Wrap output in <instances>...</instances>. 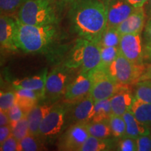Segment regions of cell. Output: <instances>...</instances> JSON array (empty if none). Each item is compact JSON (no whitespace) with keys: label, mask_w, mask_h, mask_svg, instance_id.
I'll use <instances>...</instances> for the list:
<instances>
[{"label":"cell","mask_w":151,"mask_h":151,"mask_svg":"<svg viewBox=\"0 0 151 151\" xmlns=\"http://www.w3.org/2000/svg\"><path fill=\"white\" fill-rule=\"evenodd\" d=\"M71 21L81 38L99 43L107 27L106 4L101 0H79L72 8Z\"/></svg>","instance_id":"1"},{"label":"cell","mask_w":151,"mask_h":151,"mask_svg":"<svg viewBox=\"0 0 151 151\" xmlns=\"http://www.w3.org/2000/svg\"><path fill=\"white\" fill-rule=\"evenodd\" d=\"M56 29L53 24L32 25L16 19V41L18 48L28 53L42 52L53 42Z\"/></svg>","instance_id":"2"},{"label":"cell","mask_w":151,"mask_h":151,"mask_svg":"<svg viewBox=\"0 0 151 151\" xmlns=\"http://www.w3.org/2000/svg\"><path fill=\"white\" fill-rule=\"evenodd\" d=\"M17 19L32 25L53 24L57 22L51 0H26L18 10Z\"/></svg>","instance_id":"3"},{"label":"cell","mask_w":151,"mask_h":151,"mask_svg":"<svg viewBox=\"0 0 151 151\" xmlns=\"http://www.w3.org/2000/svg\"><path fill=\"white\" fill-rule=\"evenodd\" d=\"M101 48L99 43L81 38L76 42L66 65L69 68L81 67L82 71L89 72L101 67Z\"/></svg>","instance_id":"4"},{"label":"cell","mask_w":151,"mask_h":151,"mask_svg":"<svg viewBox=\"0 0 151 151\" xmlns=\"http://www.w3.org/2000/svg\"><path fill=\"white\" fill-rule=\"evenodd\" d=\"M111 77L120 85L137 84L144 72L146 67L143 64L134 63L122 55L119 54L116 60L107 68Z\"/></svg>","instance_id":"5"},{"label":"cell","mask_w":151,"mask_h":151,"mask_svg":"<svg viewBox=\"0 0 151 151\" xmlns=\"http://www.w3.org/2000/svg\"><path fill=\"white\" fill-rule=\"evenodd\" d=\"M91 81L90 95L95 101L110 99L124 85L111 78L106 68L99 67L88 72Z\"/></svg>","instance_id":"6"},{"label":"cell","mask_w":151,"mask_h":151,"mask_svg":"<svg viewBox=\"0 0 151 151\" xmlns=\"http://www.w3.org/2000/svg\"><path fill=\"white\" fill-rule=\"evenodd\" d=\"M67 108L65 105L53 106L45 117L39 127V136L44 138L53 137L60 133L65 121Z\"/></svg>","instance_id":"7"},{"label":"cell","mask_w":151,"mask_h":151,"mask_svg":"<svg viewBox=\"0 0 151 151\" xmlns=\"http://www.w3.org/2000/svg\"><path fill=\"white\" fill-rule=\"evenodd\" d=\"M120 54L136 64H143L144 58L140 33L121 35L120 46Z\"/></svg>","instance_id":"8"},{"label":"cell","mask_w":151,"mask_h":151,"mask_svg":"<svg viewBox=\"0 0 151 151\" xmlns=\"http://www.w3.org/2000/svg\"><path fill=\"white\" fill-rule=\"evenodd\" d=\"M89 137L86 123L76 122L64 134L60 141V150L78 151Z\"/></svg>","instance_id":"9"},{"label":"cell","mask_w":151,"mask_h":151,"mask_svg":"<svg viewBox=\"0 0 151 151\" xmlns=\"http://www.w3.org/2000/svg\"><path fill=\"white\" fill-rule=\"evenodd\" d=\"M68 73L60 68H57L50 71L47 76L45 97L55 99L65 94L69 86Z\"/></svg>","instance_id":"10"},{"label":"cell","mask_w":151,"mask_h":151,"mask_svg":"<svg viewBox=\"0 0 151 151\" xmlns=\"http://www.w3.org/2000/svg\"><path fill=\"white\" fill-rule=\"evenodd\" d=\"M91 81L88 72H81L67 87L65 100L68 103L75 104L90 94Z\"/></svg>","instance_id":"11"},{"label":"cell","mask_w":151,"mask_h":151,"mask_svg":"<svg viewBox=\"0 0 151 151\" xmlns=\"http://www.w3.org/2000/svg\"><path fill=\"white\" fill-rule=\"evenodd\" d=\"M107 12V27H117L135 10L126 0H113L106 4Z\"/></svg>","instance_id":"12"},{"label":"cell","mask_w":151,"mask_h":151,"mask_svg":"<svg viewBox=\"0 0 151 151\" xmlns=\"http://www.w3.org/2000/svg\"><path fill=\"white\" fill-rule=\"evenodd\" d=\"M16 19L8 15L1 14L0 17V43L1 48L9 50L18 49L16 41Z\"/></svg>","instance_id":"13"},{"label":"cell","mask_w":151,"mask_h":151,"mask_svg":"<svg viewBox=\"0 0 151 151\" xmlns=\"http://www.w3.org/2000/svg\"><path fill=\"white\" fill-rule=\"evenodd\" d=\"M146 14L142 7H138L132 13L128 18L117 27L121 35L127 34L141 33L144 27Z\"/></svg>","instance_id":"14"},{"label":"cell","mask_w":151,"mask_h":151,"mask_svg":"<svg viewBox=\"0 0 151 151\" xmlns=\"http://www.w3.org/2000/svg\"><path fill=\"white\" fill-rule=\"evenodd\" d=\"M126 86H122L120 90L110 98L113 115L122 116L126 111L131 108L134 97H133Z\"/></svg>","instance_id":"15"},{"label":"cell","mask_w":151,"mask_h":151,"mask_svg":"<svg viewBox=\"0 0 151 151\" xmlns=\"http://www.w3.org/2000/svg\"><path fill=\"white\" fill-rule=\"evenodd\" d=\"M75 104L76 106L72 112L74 121L85 123L91 121L94 106V100L91 95L90 94Z\"/></svg>","instance_id":"16"},{"label":"cell","mask_w":151,"mask_h":151,"mask_svg":"<svg viewBox=\"0 0 151 151\" xmlns=\"http://www.w3.org/2000/svg\"><path fill=\"white\" fill-rule=\"evenodd\" d=\"M47 76L48 73L46 71L41 75L14 80L13 85L15 88H24L37 91L40 93L42 99H44Z\"/></svg>","instance_id":"17"},{"label":"cell","mask_w":151,"mask_h":151,"mask_svg":"<svg viewBox=\"0 0 151 151\" xmlns=\"http://www.w3.org/2000/svg\"><path fill=\"white\" fill-rule=\"evenodd\" d=\"M122 117L126 124L125 137L137 139L141 136L150 134L148 126L139 122L130 110L126 111Z\"/></svg>","instance_id":"18"},{"label":"cell","mask_w":151,"mask_h":151,"mask_svg":"<svg viewBox=\"0 0 151 151\" xmlns=\"http://www.w3.org/2000/svg\"><path fill=\"white\" fill-rule=\"evenodd\" d=\"M16 104L20 106L24 114L28 113L37 105L39 99H42L40 93L35 90L24 88H16Z\"/></svg>","instance_id":"19"},{"label":"cell","mask_w":151,"mask_h":151,"mask_svg":"<svg viewBox=\"0 0 151 151\" xmlns=\"http://www.w3.org/2000/svg\"><path fill=\"white\" fill-rule=\"evenodd\" d=\"M53 107L52 105H36L27 115L28 122H29V127L30 134L39 136V127H40L41 122L44 119L47 114L51 111Z\"/></svg>","instance_id":"20"},{"label":"cell","mask_w":151,"mask_h":151,"mask_svg":"<svg viewBox=\"0 0 151 151\" xmlns=\"http://www.w3.org/2000/svg\"><path fill=\"white\" fill-rule=\"evenodd\" d=\"M141 123L151 127V104L134 97L129 109Z\"/></svg>","instance_id":"21"},{"label":"cell","mask_w":151,"mask_h":151,"mask_svg":"<svg viewBox=\"0 0 151 151\" xmlns=\"http://www.w3.org/2000/svg\"><path fill=\"white\" fill-rule=\"evenodd\" d=\"M112 115L110 99L98 100L94 101L93 114L90 122L109 121Z\"/></svg>","instance_id":"22"},{"label":"cell","mask_w":151,"mask_h":151,"mask_svg":"<svg viewBox=\"0 0 151 151\" xmlns=\"http://www.w3.org/2000/svg\"><path fill=\"white\" fill-rule=\"evenodd\" d=\"M111 148V142L107 139H99L90 136L78 151H103Z\"/></svg>","instance_id":"23"},{"label":"cell","mask_w":151,"mask_h":151,"mask_svg":"<svg viewBox=\"0 0 151 151\" xmlns=\"http://www.w3.org/2000/svg\"><path fill=\"white\" fill-rule=\"evenodd\" d=\"M86 127L90 136L92 137L99 139H108L112 135L109 121L89 122L86 123Z\"/></svg>","instance_id":"24"},{"label":"cell","mask_w":151,"mask_h":151,"mask_svg":"<svg viewBox=\"0 0 151 151\" xmlns=\"http://www.w3.org/2000/svg\"><path fill=\"white\" fill-rule=\"evenodd\" d=\"M121 35L117 27H106L101 36L99 44L101 46H113L119 48Z\"/></svg>","instance_id":"25"},{"label":"cell","mask_w":151,"mask_h":151,"mask_svg":"<svg viewBox=\"0 0 151 151\" xmlns=\"http://www.w3.org/2000/svg\"><path fill=\"white\" fill-rule=\"evenodd\" d=\"M109 122L112 136L116 138L125 137L126 124L123 117L112 115Z\"/></svg>","instance_id":"26"},{"label":"cell","mask_w":151,"mask_h":151,"mask_svg":"<svg viewBox=\"0 0 151 151\" xmlns=\"http://www.w3.org/2000/svg\"><path fill=\"white\" fill-rule=\"evenodd\" d=\"M101 67L107 69L109 65L116 59L120 54V50L118 47L101 46Z\"/></svg>","instance_id":"27"},{"label":"cell","mask_w":151,"mask_h":151,"mask_svg":"<svg viewBox=\"0 0 151 151\" xmlns=\"http://www.w3.org/2000/svg\"><path fill=\"white\" fill-rule=\"evenodd\" d=\"M134 97L151 104V80L141 81L136 84Z\"/></svg>","instance_id":"28"},{"label":"cell","mask_w":151,"mask_h":151,"mask_svg":"<svg viewBox=\"0 0 151 151\" xmlns=\"http://www.w3.org/2000/svg\"><path fill=\"white\" fill-rule=\"evenodd\" d=\"M11 126L12 127V134L18 141L30 134L29 122L27 116H24L21 120Z\"/></svg>","instance_id":"29"},{"label":"cell","mask_w":151,"mask_h":151,"mask_svg":"<svg viewBox=\"0 0 151 151\" xmlns=\"http://www.w3.org/2000/svg\"><path fill=\"white\" fill-rule=\"evenodd\" d=\"M36 136L29 134L19 141L18 151H37L41 150L40 143Z\"/></svg>","instance_id":"30"},{"label":"cell","mask_w":151,"mask_h":151,"mask_svg":"<svg viewBox=\"0 0 151 151\" xmlns=\"http://www.w3.org/2000/svg\"><path fill=\"white\" fill-rule=\"evenodd\" d=\"M26 0H0L1 14L8 15L19 10Z\"/></svg>","instance_id":"31"},{"label":"cell","mask_w":151,"mask_h":151,"mask_svg":"<svg viewBox=\"0 0 151 151\" xmlns=\"http://www.w3.org/2000/svg\"><path fill=\"white\" fill-rule=\"evenodd\" d=\"M16 102V92L7 91L0 93V110L8 112Z\"/></svg>","instance_id":"32"},{"label":"cell","mask_w":151,"mask_h":151,"mask_svg":"<svg viewBox=\"0 0 151 151\" xmlns=\"http://www.w3.org/2000/svg\"><path fill=\"white\" fill-rule=\"evenodd\" d=\"M144 58L151 60V18H148L144 31Z\"/></svg>","instance_id":"33"},{"label":"cell","mask_w":151,"mask_h":151,"mask_svg":"<svg viewBox=\"0 0 151 151\" xmlns=\"http://www.w3.org/2000/svg\"><path fill=\"white\" fill-rule=\"evenodd\" d=\"M8 114L9 119H10L11 125H13V124L16 123L19 120H21L24 116H26L24 113L23 111H22V109L20 108V106L16 103L9 109Z\"/></svg>","instance_id":"34"},{"label":"cell","mask_w":151,"mask_h":151,"mask_svg":"<svg viewBox=\"0 0 151 151\" xmlns=\"http://www.w3.org/2000/svg\"><path fill=\"white\" fill-rule=\"evenodd\" d=\"M118 150L121 151H136L137 150L136 139L128 137H122L118 145Z\"/></svg>","instance_id":"35"},{"label":"cell","mask_w":151,"mask_h":151,"mask_svg":"<svg viewBox=\"0 0 151 151\" xmlns=\"http://www.w3.org/2000/svg\"><path fill=\"white\" fill-rule=\"evenodd\" d=\"M137 151H151V136L144 135L136 139Z\"/></svg>","instance_id":"36"},{"label":"cell","mask_w":151,"mask_h":151,"mask_svg":"<svg viewBox=\"0 0 151 151\" xmlns=\"http://www.w3.org/2000/svg\"><path fill=\"white\" fill-rule=\"evenodd\" d=\"M18 144L19 141L12 135L0 144V150L18 151Z\"/></svg>","instance_id":"37"},{"label":"cell","mask_w":151,"mask_h":151,"mask_svg":"<svg viewBox=\"0 0 151 151\" xmlns=\"http://www.w3.org/2000/svg\"><path fill=\"white\" fill-rule=\"evenodd\" d=\"M12 135V127L11 124L0 126V144Z\"/></svg>","instance_id":"38"},{"label":"cell","mask_w":151,"mask_h":151,"mask_svg":"<svg viewBox=\"0 0 151 151\" xmlns=\"http://www.w3.org/2000/svg\"><path fill=\"white\" fill-rule=\"evenodd\" d=\"M10 124V119H9L8 112L0 110V126Z\"/></svg>","instance_id":"39"},{"label":"cell","mask_w":151,"mask_h":151,"mask_svg":"<svg viewBox=\"0 0 151 151\" xmlns=\"http://www.w3.org/2000/svg\"><path fill=\"white\" fill-rule=\"evenodd\" d=\"M146 80H151V65H148V67H146L144 72H143V74L141 75V76L139 78L138 82Z\"/></svg>","instance_id":"40"},{"label":"cell","mask_w":151,"mask_h":151,"mask_svg":"<svg viewBox=\"0 0 151 151\" xmlns=\"http://www.w3.org/2000/svg\"><path fill=\"white\" fill-rule=\"evenodd\" d=\"M128 3L133 6L135 8L138 7H142L146 2H148V0H126Z\"/></svg>","instance_id":"41"},{"label":"cell","mask_w":151,"mask_h":151,"mask_svg":"<svg viewBox=\"0 0 151 151\" xmlns=\"http://www.w3.org/2000/svg\"><path fill=\"white\" fill-rule=\"evenodd\" d=\"M146 14L148 16V18H151V0L148 1V5H147L146 9Z\"/></svg>","instance_id":"42"},{"label":"cell","mask_w":151,"mask_h":151,"mask_svg":"<svg viewBox=\"0 0 151 151\" xmlns=\"http://www.w3.org/2000/svg\"><path fill=\"white\" fill-rule=\"evenodd\" d=\"M101 1H102V2L104 3L105 4H108L109 2H110V1H113V0H101Z\"/></svg>","instance_id":"43"},{"label":"cell","mask_w":151,"mask_h":151,"mask_svg":"<svg viewBox=\"0 0 151 151\" xmlns=\"http://www.w3.org/2000/svg\"><path fill=\"white\" fill-rule=\"evenodd\" d=\"M67 1H69V0H67Z\"/></svg>","instance_id":"44"}]
</instances>
